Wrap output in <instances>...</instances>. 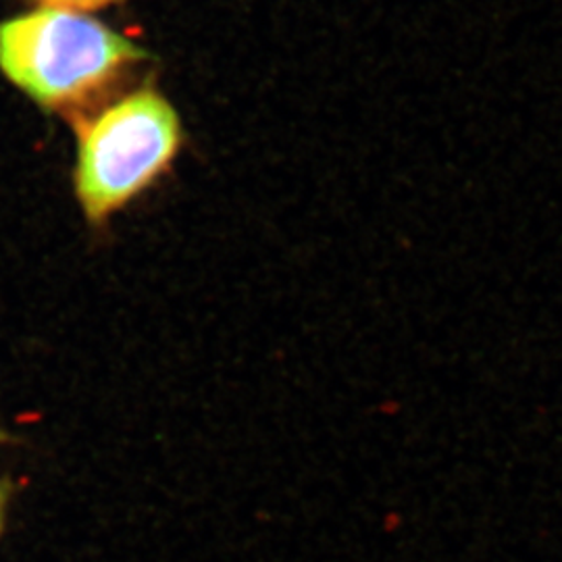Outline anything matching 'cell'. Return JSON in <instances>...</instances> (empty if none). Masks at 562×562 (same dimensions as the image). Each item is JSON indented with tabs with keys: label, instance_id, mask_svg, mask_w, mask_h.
I'll list each match as a JSON object with an SVG mask.
<instances>
[{
	"label": "cell",
	"instance_id": "obj_1",
	"mask_svg": "<svg viewBox=\"0 0 562 562\" xmlns=\"http://www.w3.org/2000/svg\"><path fill=\"white\" fill-rule=\"evenodd\" d=\"M146 53L81 11L44 7L0 23V69L48 109L90 99Z\"/></svg>",
	"mask_w": 562,
	"mask_h": 562
},
{
	"label": "cell",
	"instance_id": "obj_2",
	"mask_svg": "<svg viewBox=\"0 0 562 562\" xmlns=\"http://www.w3.org/2000/svg\"><path fill=\"white\" fill-rule=\"evenodd\" d=\"M181 142L173 106L140 90L104 109L81 132L76 188L90 220H102L159 178Z\"/></svg>",
	"mask_w": 562,
	"mask_h": 562
},
{
	"label": "cell",
	"instance_id": "obj_3",
	"mask_svg": "<svg viewBox=\"0 0 562 562\" xmlns=\"http://www.w3.org/2000/svg\"><path fill=\"white\" fill-rule=\"evenodd\" d=\"M46 7H59V9H71V11H88L99 9L104 4H111L115 0H44Z\"/></svg>",
	"mask_w": 562,
	"mask_h": 562
},
{
	"label": "cell",
	"instance_id": "obj_4",
	"mask_svg": "<svg viewBox=\"0 0 562 562\" xmlns=\"http://www.w3.org/2000/svg\"><path fill=\"white\" fill-rule=\"evenodd\" d=\"M2 506H4V494L0 490V521H2Z\"/></svg>",
	"mask_w": 562,
	"mask_h": 562
}]
</instances>
